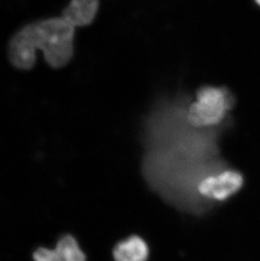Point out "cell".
I'll return each mask as SVG.
<instances>
[{"mask_svg":"<svg viewBox=\"0 0 260 261\" xmlns=\"http://www.w3.org/2000/svg\"><path fill=\"white\" fill-rule=\"evenodd\" d=\"M255 2L260 6V0H255Z\"/></svg>","mask_w":260,"mask_h":261,"instance_id":"obj_8","label":"cell"},{"mask_svg":"<svg viewBox=\"0 0 260 261\" xmlns=\"http://www.w3.org/2000/svg\"><path fill=\"white\" fill-rule=\"evenodd\" d=\"M243 177L237 171L221 169L206 175L199 182L197 193L207 201L221 202L240 190Z\"/></svg>","mask_w":260,"mask_h":261,"instance_id":"obj_3","label":"cell"},{"mask_svg":"<svg viewBox=\"0 0 260 261\" xmlns=\"http://www.w3.org/2000/svg\"><path fill=\"white\" fill-rule=\"evenodd\" d=\"M74 32L75 27L63 16L25 25L10 41V62L17 69H31L36 63V52L40 50L50 66H65L74 55Z\"/></svg>","mask_w":260,"mask_h":261,"instance_id":"obj_1","label":"cell"},{"mask_svg":"<svg viewBox=\"0 0 260 261\" xmlns=\"http://www.w3.org/2000/svg\"><path fill=\"white\" fill-rule=\"evenodd\" d=\"M150 249L140 236H130L119 242L113 249L115 261H147Z\"/></svg>","mask_w":260,"mask_h":261,"instance_id":"obj_5","label":"cell"},{"mask_svg":"<svg viewBox=\"0 0 260 261\" xmlns=\"http://www.w3.org/2000/svg\"><path fill=\"white\" fill-rule=\"evenodd\" d=\"M57 252L63 261H86V256L72 235L62 237L57 243Z\"/></svg>","mask_w":260,"mask_h":261,"instance_id":"obj_6","label":"cell"},{"mask_svg":"<svg viewBox=\"0 0 260 261\" xmlns=\"http://www.w3.org/2000/svg\"><path fill=\"white\" fill-rule=\"evenodd\" d=\"M99 0H71L63 12V17L77 27L91 24L98 11Z\"/></svg>","mask_w":260,"mask_h":261,"instance_id":"obj_4","label":"cell"},{"mask_svg":"<svg viewBox=\"0 0 260 261\" xmlns=\"http://www.w3.org/2000/svg\"><path fill=\"white\" fill-rule=\"evenodd\" d=\"M34 261H63L56 249L39 248L33 253Z\"/></svg>","mask_w":260,"mask_h":261,"instance_id":"obj_7","label":"cell"},{"mask_svg":"<svg viewBox=\"0 0 260 261\" xmlns=\"http://www.w3.org/2000/svg\"><path fill=\"white\" fill-rule=\"evenodd\" d=\"M232 103V96L226 88L202 87L197 93L196 99L189 102L187 118L190 124L196 128H218L225 124Z\"/></svg>","mask_w":260,"mask_h":261,"instance_id":"obj_2","label":"cell"}]
</instances>
